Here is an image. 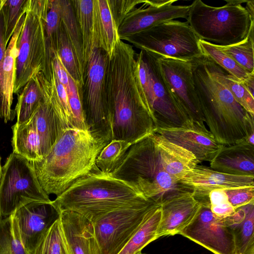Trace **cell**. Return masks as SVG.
Segmentation results:
<instances>
[{
	"instance_id": "f6af8a7d",
	"label": "cell",
	"mask_w": 254,
	"mask_h": 254,
	"mask_svg": "<svg viewBox=\"0 0 254 254\" xmlns=\"http://www.w3.org/2000/svg\"><path fill=\"white\" fill-rule=\"evenodd\" d=\"M4 0H0V63L2 61L7 47L5 40V23L3 4Z\"/></svg>"
},
{
	"instance_id": "8d00e7d4",
	"label": "cell",
	"mask_w": 254,
	"mask_h": 254,
	"mask_svg": "<svg viewBox=\"0 0 254 254\" xmlns=\"http://www.w3.org/2000/svg\"><path fill=\"white\" fill-rule=\"evenodd\" d=\"M0 254H27L12 226L11 215L0 219Z\"/></svg>"
},
{
	"instance_id": "ac0fdd59",
	"label": "cell",
	"mask_w": 254,
	"mask_h": 254,
	"mask_svg": "<svg viewBox=\"0 0 254 254\" xmlns=\"http://www.w3.org/2000/svg\"><path fill=\"white\" fill-rule=\"evenodd\" d=\"M155 133L191 152L199 163L211 161L223 146L216 141L204 123L192 120L180 127H158Z\"/></svg>"
},
{
	"instance_id": "60d3db41",
	"label": "cell",
	"mask_w": 254,
	"mask_h": 254,
	"mask_svg": "<svg viewBox=\"0 0 254 254\" xmlns=\"http://www.w3.org/2000/svg\"><path fill=\"white\" fill-rule=\"evenodd\" d=\"M211 212L217 217L225 218L232 215L236 211L228 201L224 190H211L208 194Z\"/></svg>"
},
{
	"instance_id": "4fadbf2b",
	"label": "cell",
	"mask_w": 254,
	"mask_h": 254,
	"mask_svg": "<svg viewBox=\"0 0 254 254\" xmlns=\"http://www.w3.org/2000/svg\"><path fill=\"white\" fill-rule=\"evenodd\" d=\"M160 204L154 201L112 211L93 223L102 254H119L148 212Z\"/></svg>"
},
{
	"instance_id": "52a82bcc",
	"label": "cell",
	"mask_w": 254,
	"mask_h": 254,
	"mask_svg": "<svg viewBox=\"0 0 254 254\" xmlns=\"http://www.w3.org/2000/svg\"><path fill=\"white\" fill-rule=\"evenodd\" d=\"M247 0H226L214 7L195 0L190 5L187 22L199 39L220 45L239 43L254 27L253 19L242 4Z\"/></svg>"
},
{
	"instance_id": "277c9868",
	"label": "cell",
	"mask_w": 254,
	"mask_h": 254,
	"mask_svg": "<svg viewBox=\"0 0 254 254\" xmlns=\"http://www.w3.org/2000/svg\"><path fill=\"white\" fill-rule=\"evenodd\" d=\"M202 56L191 63L195 88L204 123L218 143L224 146L234 144L246 136L250 127L254 124V117L211 77Z\"/></svg>"
},
{
	"instance_id": "2e32d148",
	"label": "cell",
	"mask_w": 254,
	"mask_h": 254,
	"mask_svg": "<svg viewBox=\"0 0 254 254\" xmlns=\"http://www.w3.org/2000/svg\"><path fill=\"white\" fill-rule=\"evenodd\" d=\"M60 214L52 201L30 202L11 215L12 226L27 254H34L47 231L60 218Z\"/></svg>"
},
{
	"instance_id": "f35d334b",
	"label": "cell",
	"mask_w": 254,
	"mask_h": 254,
	"mask_svg": "<svg viewBox=\"0 0 254 254\" xmlns=\"http://www.w3.org/2000/svg\"><path fill=\"white\" fill-rule=\"evenodd\" d=\"M69 90L67 95L68 103L73 118L74 127L79 129L88 130L83 108L82 86L76 84L69 75Z\"/></svg>"
},
{
	"instance_id": "74e56055",
	"label": "cell",
	"mask_w": 254,
	"mask_h": 254,
	"mask_svg": "<svg viewBox=\"0 0 254 254\" xmlns=\"http://www.w3.org/2000/svg\"><path fill=\"white\" fill-rule=\"evenodd\" d=\"M61 22L59 0H50V7L47 14L45 29L48 47L52 59L54 53L57 51Z\"/></svg>"
},
{
	"instance_id": "83f0119b",
	"label": "cell",
	"mask_w": 254,
	"mask_h": 254,
	"mask_svg": "<svg viewBox=\"0 0 254 254\" xmlns=\"http://www.w3.org/2000/svg\"><path fill=\"white\" fill-rule=\"evenodd\" d=\"M59 1L61 23L76 55L81 76L84 83L86 64L83 55L81 35L72 1L59 0Z\"/></svg>"
},
{
	"instance_id": "b9f144b4",
	"label": "cell",
	"mask_w": 254,
	"mask_h": 254,
	"mask_svg": "<svg viewBox=\"0 0 254 254\" xmlns=\"http://www.w3.org/2000/svg\"><path fill=\"white\" fill-rule=\"evenodd\" d=\"M224 191L235 210L254 203V186L233 188Z\"/></svg>"
},
{
	"instance_id": "484cf974",
	"label": "cell",
	"mask_w": 254,
	"mask_h": 254,
	"mask_svg": "<svg viewBox=\"0 0 254 254\" xmlns=\"http://www.w3.org/2000/svg\"><path fill=\"white\" fill-rule=\"evenodd\" d=\"M202 57L211 77L226 88L237 102L254 117V97L249 93L241 82L207 56L202 55Z\"/></svg>"
},
{
	"instance_id": "ffe728a7",
	"label": "cell",
	"mask_w": 254,
	"mask_h": 254,
	"mask_svg": "<svg viewBox=\"0 0 254 254\" xmlns=\"http://www.w3.org/2000/svg\"><path fill=\"white\" fill-rule=\"evenodd\" d=\"M180 183L191 188L194 197L200 202L209 200L208 194L213 190L254 186V176L225 174L197 165Z\"/></svg>"
},
{
	"instance_id": "ab89813d",
	"label": "cell",
	"mask_w": 254,
	"mask_h": 254,
	"mask_svg": "<svg viewBox=\"0 0 254 254\" xmlns=\"http://www.w3.org/2000/svg\"><path fill=\"white\" fill-rule=\"evenodd\" d=\"M26 0H4L3 9L5 23V40L8 44L13 35L17 23L24 13Z\"/></svg>"
},
{
	"instance_id": "603a6c76",
	"label": "cell",
	"mask_w": 254,
	"mask_h": 254,
	"mask_svg": "<svg viewBox=\"0 0 254 254\" xmlns=\"http://www.w3.org/2000/svg\"><path fill=\"white\" fill-rule=\"evenodd\" d=\"M210 165L213 170L225 174L254 176V146L241 142L223 145Z\"/></svg>"
},
{
	"instance_id": "4316f807",
	"label": "cell",
	"mask_w": 254,
	"mask_h": 254,
	"mask_svg": "<svg viewBox=\"0 0 254 254\" xmlns=\"http://www.w3.org/2000/svg\"><path fill=\"white\" fill-rule=\"evenodd\" d=\"M161 218L160 205L151 209L119 254H135L157 239V232Z\"/></svg>"
},
{
	"instance_id": "6da1fadb",
	"label": "cell",
	"mask_w": 254,
	"mask_h": 254,
	"mask_svg": "<svg viewBox=\"0 0 254 254\" xmlns=\"http://www.w3.org/2000/svg\"><path fill=\"white\" fill-rule=\"evenodd\" d=\"M136 56L132 46L119 39L106 74L112 140L132 144L155 133L157 128L139 81Z\"/></svg>"
},
{
	"instance_id": "d590c367",
	"label": "cell",
	"mask_w": 254,
	"mask_h": 254,
	"mask_svg": "<svg viewBox=\"0 0 254 254\" xmlns=\"http://www.w3.org/2000/svg\"><path fill=\"white\" fill-rule=\"evenodd\" d=\"M199 45L203 55L211 59L215 64L235 77L240 82L244 81L249 75L250 74H248L235 61L219 50L215 44L200 39Z\"/></svg>"
},
{
	"instance_id": "9c48e42d",
	"label": "cell",
	"mask_w": 254,
	"mask_h": 254,
	"mask_svg": "<svg viewBox=\"0 0 254 254\" xmlns=\"http://www.w3.org/2000/svg\"><path fill=\"white\" fill-rule=\"evenodd\" d=\"M124 40L140 50L184 61L203 55L200 39L187 21H164Z\"/></svg>"
},
{
	"instance_id": "5b68a950",
	"label": "cell",
	"mask_w": 254,
	"mask_h": 254,
	"mask_svg": "<svg viewBox=\"0 0 254 254\" xmlns=\"http://www.w3.org/2000/svg\"><path fill=\"white\" fill-rule=\"evenodd\" d=\"M152 134L132 144L111 174L131 185L147 199L160 204L177 193L193 190L167 172Z\"/></svg>"
},
{
	"instance_id": "7dc6e473",
	"label": "cell",
	"mask_w": 254,
	"mask_h": 254,
	"mask_svg": "<svg viewBox=\"0 0 254 254\" xmlns=\"http://www.w3.org/2000/svg\"><path fill=\"white\" fill-rule=\"evenodd\" d=\"M246 3V9L251 17L254 20V0H247Z\"/></svg>"
},
{
	"instance_id": "1f68e13d",
	"label": "cell",
	"mask_w": 254,
	"mask_h": 254,
	"mask_svg": "<svg viewBox=\"0 0 254 254\" xmlns=\"http://www.w3.org/2000/svg\"><path fill=\"white\" fill-rule=\"evenodd\" d=\"M132 144L123 140L113 139L101 150L96 160L97 168L103 173L112 174L121 164Z\"/></svg>"
},
{
	"instance_id": "9a60e30c",
	"label": "cell",
	"mask_w": 254,
	"mask_h": 254,
	"mask_svg": "<svg viewBox=\"0 0 254 254\" xmlns=\"http://www.w3.org/2000/svg\"><path fill=\"white\" fill-rule=\"evenodd\" d=\"M159 67L170 92L188 118L204 123L193 81L192 63L158 57Z\"/></svg>"
},
{
	"instance_id": "5bb4252c",
	"label": "cell",
	"mask_w": 254,
	"mask_h": 254,
	"mask_svg": "<svg viewBox=\"0 0 254 254\" xmlns=\"http://www.w3.org/2000/svg\"><path fill=\"white\" fill-rule=\"evenodd\" d=\"M197 216L179 235L200 245L214 254H235L234 229L225 218L215 216L210 203H201Z\"/></svg>"
},
{
	"instance_id": "44dd1931",
	"label": "cell",
	"mask_w": 254,
	"mask_h": 254,
	"mask_svg": "<svg viewBox=\"0 0 254 254\" xmlns=\"http://www.w3.org/2000/svg\"><path fill=\"white\" fill-rule=\"evenodd\" d=\"M60 219L70 254H102L91 221L69 210L61 211Z\"/></svg>"
},
{
	"instance_id": "7c38bea8",
	"label": "cell",
	"mask_w": 254,
	"mask_h": 254,
	"mask_svg": "<svg viewBox=\"0 0 254 254\" xmlns=\"http://www.w3.org/2000/svg\"><path fill=\"white\" fill-rule=\"evenodd\" d=\"M50 202L30 162L12 152L2 167L0 185V219L31 202Z\"/></svg>"
},
{
	"instance_id": "ee69618b",
	"label": "cell",
	"mask_w": 254,
	"mask_h": 254,
	"mask_svg": "<svg viewBox=\"0 0 254 254\" xmlns=\"http://www.w3.org/2000/svg\"><path fill=\"white\" fill-rule=\"evenodd\" d=\"M52 63L57 78L64 86L67 93L69 90V75L63 65L57 52L54 53Z\"/></svg>"
},
{
	"instance_id": "f1b7e54d",
	"label": "cell",
	"mask_w": 254,
	"mask_h": 254,
	"mask_svg": "<svg viewBox=\"0 0 254 254\" xmlns=\"http://www.w3.org/2000/svg\"><path fill=\"white\" fill-rule=\"evenodd\" d=\"M43 100L39 74L32 78L18 93L15 108L17 125L28 120Z\"/></svg>"
},
{
	"instance_id": "8fae6325",
	"label": "cell",
	"mask_w": 254,
	"mask_h": 254,
	"mask_svg": "<svg viewBox=\"0 0 254 254\" xmlns=\"http://www.w3.org/2000/svg\"><path fill=\"white\" fill-rule=\"evenodd\" d=\"M43 94V100L31 117L12 127L13 152L29 162L46 155L64 130L49 99Z\"/></svg>"
},
{
	"instance_id": "3957f363",
	"label": "cell",
	"mask_w": 254,
	"mask_h": 254,
	"mask_svg": "<svg viewBox=\"0 0 254 254\" xmlns=\"http://www.w3.org/2000/svg\"><path fill=\"white\" fill-rule=\"evenodd\" d=\"M149 201L129 184L100 171L76 181L52 203L60 212L77 213L93 223L112 211Z\"/></svg>"
},
{
	"instance_id": "e0dca14e",
	"label": "cell",
	"mask_w": 254,
	"mask_h": 254,
	"mask_svg": "<svg viewBox=\"0 0 254 254\" xmlns=\"http://www.w3.org/2000/svg\"><path fill=\"white\" fill-rule=\"evenodd\" d=\"M176 0H144L124 19L118 29L119 39L150 28L163 22L176 18L187 19L190 5H173Z\"/></svg>"
},
{
	"instance_id": "d6a6232c",
	"label": "cell",
	"mask_w": 254,
	"mask_h": 254,
	"mask_svg": "<svg viewBox=\"0 0 254 254\" xmlns=\"http://www.w3.org/2000/svg\"><path fill=\"white\" fill-rule=\"evenodd\" d=\"M234 229L235 254H254V203L247 205L244 220Z\"/></svg>"
},
{
	"instance_id": "cb8c5ba5",
	"label": "cell",
	"mask_w": 254,
	"mask_h": 254,
	"mask_svg": "<svg viewBox=\"0 0 254 254\" xmlns=\"http://www.w3.org/2000/svg\"><path fill=\"white\" fill-rule=\"evenodd\" d=\"M167 172L180 182L199 163L191 152L157 133L152 134Z\"/></svg>"
},
{
	"instance_id": "7a4b0ae2",
	"label": "cell",
	"mask_w": 254,
	"mask_h": 254,
	"mask_svg": "<svg viewBox=\"0 0 254 254\" xmlns=\"http://www.w3.org/2000/svg\"><path fill=\"white\" fill-rule=\"evenodd\" d=\"M109 143L89 130L68 128L46 155L30 162L44 191L58 196L81 178L100 171L96 160Z\"/></svg>"
},
{
	"instance_id": "f907efd6",
	"label": "cell",
	"mask_w": 254,
	"mask_h": 254,
	"mask_svg": "<svg viewBox=\"0 0 254 254\" xmlns=\"http://www.w3.org/2000/svg\"></svg>"
},
{
	"instance_id": "c3c4849f",
	"label": "cell",
	"mask_w": 254,
	"mask_h": 254,
	"mask_svg": "<svg viewBox=\"0 0 254 254\" xmlns=\"http://www.w3.org/2000/svg\"><path fill=\"white\" fill-rule=\"evenodd\" d=\"M2 177V167L1 166V157L0 156V185L1 181V179Z\"/></svg>"
},
{
	"instance_id": "bcb514c9",
	"label": "cell",
	"mask_w": 254,
	"mask_h": 254,
	"mask_svg": "<svg viewBox=\"0 0 254 254\" xmlns=\"http://www.w3.org/2000/svg\"><path fill=\"white\" fill-rule=\"evenodd\" d=\"M244 87L249 93L254 96V72L249 74L248 77L244 81L241 82Z\"/></svg>"
},
{
	"instance_id": "e575fe53",
	"label": "cell",
	"mask_w": 254,
	"mask_h": 254,
	"mask_svg": "<svg viewBox=\"0 0 254 254\" xmlns=\"http://www.w3.org/2000/svg\"><path fill=\"white\" fill-rule=\"evenodd\" d=\"M70 254L60 218L47 231L34 254Z\"/></svg>"
},
{
	"instance_id": "ba28073f",
	"label": "cell",
	"mask_w": 254,
	"mask_h": 254,
	"mask_svg": "<svg viewBox=\"0 0 254 254\" xmlns=\"http://www.w3.org/2000/svg\"><path fill=\"white\" fill-rule=\"evenodd\" d=\"M109 60L104 50L93 49L86 64L82 96L88 130L109 142L112 140V128L106 95Z\"/></svg>"
},
{
	"instance_id": "836d02e7",
	"label": "cell",
	"mask_w": 254,
	"mask_h": 254,
	"mask_svg": "<svg viewBox=\"0 0 254 254\" xmlns=\"http://www.w3.org/2000/svg\"><path fill=\"white\" fill-rule=\"evenodd\" d=\"M56 52L70 77L76 84L82 86L83 80L81 76L77 60L61 22Z\"/></svg>"
},
{
	"instance_id": "7bdbcfd3",
	"label": "cell",
	"mask_w": 254,
	"mask_h": 254,
	"mask_svg": "<svg viewBox=\"0 0 254 254\" xmlns=\"http://www.w3.org/2000/svg\"><path fill=\"white\" fill-rule=\"evenodd\" d=\"M144 0H108L110 11L118 29L126 16Z\"/></svg>"
},
{
	"instance_id": "f546056e",
	"label": "cell",
	"mask_w": 254,
	"mask_h": 254,
	"mask_svg": "<svg viewBox=\"0 0 254 254\" xmlns=\"http://www.w3.org/2000/svg\"><path fill=\"white\" fill-rule=\"evenodd\" d=\"M80 29L85 64L93 49V0H71Z\"/></svg>"
},
{
	"instance_id": "d6986e66",
	"label": "cell",
	"mask_w": 254,
	"mask_h": 254,
	"mask_svg": "<svg viewBox=\"0 0 254 254\" xmlns=\"http://www.w3.org/2000/svg\"><path fill=\"white\" fill-rule=\"evenodd\" d=\"M161 218L157 232V239L179 234L195 218L201 208L192 192L177 193L161 204Z\"/></svg>"
},
{
	"instance_id": "8992f818",
	"label": "cell",
	"mask_w": 254,
	"mask_h": 254,
	"mask_svg": "<svg viewBox=\"0 0 254 254\" xmlns=\"http://www.w3.org/2000/svg\"><path fill=\"white\" fill-rule=\"evenodd\" d=\"M50 0H26L25 18L19 35L15 64L14 94H18L32 78L40 72L49 79L52 58L46 34V20Z\"/></svg>"
},
{
	"instance_id": "7402d4cb",
	"label": "cell",
	"mask_w": 254,
	"mask_h": 254,
	"mask_svg": "<svg viewBox=\"0 0 254 254\" xmlns=\"http://www.w3.org/2000/svg\"><path fill=\"white\" fill-rule=\"evenodd\" d=\"M25 18V12L18 20L14 32L6 47L0 63V118L5 123L12 121L16 115L11 106L15 75V64L18 56L17 42Z\"/></svg>"
},
{
	"instance_id": "30bf717a",
	"label": "cell",
	"mask_w": 254,
	"mask_h": 254,
	"mask_svg": "<svg viewBox=\"0 0 254 254\" xmlns=\"http://www.w3.org/2000/svg\"><path fill=\"white\" fill-rule=\"evenodd\" d=\"M159 56L140 50L136 56L139 81L158 127H180L190 120L170 92L162 75Z\"/></svg>"
},
{
	"instance_id": "681fc988",
	"label": "cell",
	"mask_w": 254,
	"mask_h": 254,
	"mask_svg": "<svg viewBox=\"0 0 254 254\" xmlns=\"http://www.w3.org/2000/svg\"><path fill=\"white\" fill-rule=\"evenodd\" d=\"M135 254H146L142 253L141 251V252H137V253H135Z\"/></svg>"
},
{
	"instance_id": "d4e9b609",
	"label": "cell",
	"mask_w": 254,
	"mask_h": 254,
	"mask_svg": "<svg viewBox=\"0 0 254 254\" xmlns=\"http://www.w3.org/2000/svg\"><path fill=\"white\" fill-rule=\"evenodd\" d=\"M93 25L94 49H103L110 58L119 37L108 0H93Z\"/></svg>"
},
{
	"instance_id": "4dcf8cb0",
	"label": "cell",
	"mask_w": 254,
	"mask_h": 254,
	"mask_svg": "<svg viewBox=\"0 0 254 254\" xmlns=\"http://www.w3.org/2000/svg\"><path fill=\"white\" fill-rule=\"evenodd\" d=\"M216 47L235 61L248 74L254 72V27L241 42Z\"/></svg>"
}]
</instances>
